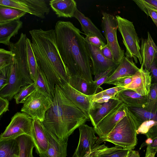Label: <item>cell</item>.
Returning <instances> with one entry per match:
<instances>
[{
    "label": "cell",
    "instance_id": "obj_32",
    "mask_svg": "<svg viewBox=\"0 0 157 157\" xmlns=\"http://www.w3.org/2000/svg\"><path fill=\"white\" fill-rule=\"evenodd\" d=\"M127 107L135 116L140 125L147 121H157V114L147 111L144 108Z\"/></svg>",
    "mask_w": 157,
    "mask_h": 157
},
{
    "label": "cell",
    "instance_id": "obj_40",
    "mask_svg": "<svg viewBox=\"0 0 157 157\" xmlns=\"http://www.w3.org/2000/svg\"><path fill=\"white\" fill-rule=\"evenodd\" d=\"M10 65L0 69V90L8 84Z\"/></svg>",
    "mask_w": 157,
    "mask_h": 157
},
{
    "label": "cell",
    "instance_id": "obj_29",
    "mask_svg": "<svg viewBox=\"0 0 157 157\" xmlns=\"http://www.w3.org/2000/svg\"><path fill=\"white\" fill-rule=\"evenodd\" d=\"M27 61L31 78L34 83L36 80L38 66L33 52L31 40L27 37L26 40Z\"/></svg>",
    "mask_w": 157,
    "mask_h": 157
},
{
    "label": "cell",
    "instance_id": "obj_19",
    "mask_svg": "<svg viewBox=\"0 0 157 157\" xmlns=\"http://www.w3.org/2000/svg\"><path fill=\"white\" fill-rule=\"evenodd\" d=\"M147 96L125 89L118 92L113 98L118 100L128 107L144 108L147 103Z\"/></svg>",
    "mask_w": 157,
    "mask_h": 157
},
{
    "label": "cell",
    "instance_id": "obj_30",
    "mask_svg": "<svg viewBox=\"0 0 157 157\" xmlns=\"http://www.w3.org/2000/svg\"><path fill=\"white\" fill-rule=\"evenodd\" d=\"M17 139L20 147L18 157H34L33 150L35 145L31 137L24 135Z\"/></svg>",
    "mask_w": 157,
    "mask_h": 157
},
{
    "label": "cell",
    "instance_id": "obj_8",
    "mask_svg": "<svg viewBox=\"0 0 157 157\" xmlns=\"http://www.w3.org/2000/svg\"><path fill=\"white\" fill-rule=\"evenodd\" d=\"M33 119L22 112L16 113L4 132L0 136V140L15 139L26 135L30 136Z\"/></svg>",
    "mask_w": 157,
    "mask_h": 157
},
{
    "label": "cell",
    "instance_id": "obj_31",
    "mask_svg": "<svg viewBox=\"0 0 157 157\" xmlns=\"http://www.w3.org/2000/svg\"><path fill=\"white\" fill-rule=\"evenodd\" d=\"M125 89L124 87L115 86L103 90L94 95H90L92 102L103 103L113 98L117 93Z\"/></svg>",
    "mask_w": 157,
    "mask_h": 157
},
{
    "label": "cell",
    "instance_id": "obj_36",
    "mask_svg": "<svg viewBox=\"0 0 157 157\" xmlns=\"http://www.w3.org/2000/svg\"><path fill=\"white\" fill-rule=\"evenodd\" d=\"M133 1L147 15L151 18L157 28V9L144 0H133Z\"/></svg>",
    "mask_w": 157,
    "mask_h": 157
},
{
    "label": "cell",
    "instance_id": "obj_12",
    "mask_svg": "<svg viewBox=\"0 0 157 157\" xmlns=\"http://www.w3.org/2000/svg\"><path fill=\"white\" fill-rule=\"evenodd\" d=\"M79 132L78 145L72 157H83L98 144L94 127L84 124L78 128Z\"/></svg>",
    "mask_w": 157,
    "mask_h": 157
},
{
    "label": "cell",
    "instance_id": "obj_50",
    "mask_svg": "<svg viewBox=\"0 0 157 157\" xmlns=\"http://www.w3.org/2000/svg\"><path fill=\"white\" fill-rule=\"evenodd\" d=\"M144 1L157 9V0H144Z\"/></svg>",
    "mask_w": 157,
    "mask_h": 157
},
{
    "label": "cell",
    "instance_id": "obj_33",
    "mask_svg": "<svg viewBox=\"0 0 157 157\" xmlns=\"http://www.w3.org/2000/svg\"><path fill=\"white\" fill-rule=\"evenodd\" d=\"M130 150L118 146L107 147L98 153L95 157H126Z\"/></svg>",
    "mask_w": 157,
    "mask_h": 157
},
{
    "label": "cell",
    "instance_id": "obj_22",
    "mask_svg": "<svg viewBox=\"0 0 157 157\" xmlns=\"http://www.w3.org/2000/svg\"><path fill=\"white\" fill-rule=\"evenodd\" d=\"M49 5L58 17L71 18L73 16L77 7L74 0H51Z\"/></svg>",
    "mask_w": 157,
    "mask_h": 157
},
{
    "label": "cell",
    "instance_id": "obj_6",
    "mask_svg": "<svg viewBox=\"0 0 157 157\" xmlns=\"http://www.w3.org/2000/svg\"><path fill=\"white\" fill-rule=\"evenodd\" d=\"M118 29L122 38L126 52L125 56L133 59L135 63H138V59L142 65L143 60L140 53V41L132 22L119 15L115 16Z\"/></svg>",
    "mask_w": 157,
    "mask_h": 157
},
{
    "label": "cell",
    "instance_id": "obj_42",
    "mask_svg": "<svg viewBox=\"0 0 157 157\" xmlns=\"http://www.w3.org/2000/svg\"><path fill=\"white\" fill-rule=\"evenodd\" d=\"M133 75L118 78L110 83L117 87H124L130 83L132 81Z\"/></svg>",
    "mask_w": 157,
    "mask_h": 157
},
{
    "label": "cell",
    "instance_id": "obj_9",
    "mask_svg": "<svg viewBox=\"0 0 157 157\" xmlns=\"http://www.w3.org/2000/svg\"><path fill=\"white\" fill-rule=\"evenodd\" d=\"M52 103L45 96L36 90L23 103L21 111L33 119H36L42 122L45 113Z\"/></svg>",
    "mask_w": 157,
    "mask_h": 157
},
{
    "label": "cell",
    "instance_id": "obj_49",
    "mask_svg": "<svg viewBox=\"0 0 157 157\" xmlns=\"http://www.w3.org/2000/svg\"><path fill=\"white\" fill-rule=\"evenodd\" d=\"M126 157H140L138 151L133 150H130Z\"/></svg>",
    "mask_w": 157,
    "mask_h": 157
},
{
    "label": "cell",
    "instance_id": "obj_20",
    "mask_svg": "<svg viewBox=\"0 0 157 157\" xmlns=\"http://www.w3.org/2000/svg\"><path fill=\"white\" fill-rule=\"evenodd\" d=\"M133 59L125 56L104 83L109 84L117 79L134 75L139 70Z\"/></svg>",
    "mask_w": 157,
    "mask_h": 157
},
{
    "label": "cell",
    "instance_id": "obj_21",
    "mask_svg": "<svg viewBox=\"0 0 157 157\" xmlns=\"http://www.w3.org/2000/svg\"><path fill=\"white\" fill-rule=\"evenodd\" d=\"M140 53L143 64L145 69L149 71L151 66L157 54V46L154 42L150 33L147 32V38H142Z\"/></svg>",
    "mask_w": 157,
    "mask_h": 157
},
{
    "label": "cell",
    "instance_id": "obj_48",
    "mask_svg": "<svg viewBox=\"0 0 157 157\" xmlns=\"http://www.w3.org/2000/svg\"><path fill=\"white\" fill-rule=\"evenodd\" d=\"M9 101L0 97V116L9 110Z\"/></svg>",
    "mask_w": 157,
    "mask_h": 157
},
{
    "label": "cell",
    "instance_id": "obj_13",
    "mask_svg": "<svg viewBox=\"0 0 157 157\" xmlns=\"http://www.w3.org/2000/svg\"><path fill=\"white\" fill-rule=\"evenodd\" d=\"M141 65L139 70L133 75L132 82L124 87L132 90L142 96L148 95L152 84V78L149 71Z\"/></svg>",
    "mask_w": 157,
    "mask_h": 157
},
{
    "label": "cell",
    "instance_id": "obj_43",
    "mask_svg": "<svg viewBox=\"0 0 157 157\" xmlns=\"http://www.w3.org/2000/svg\"><path fill=\"white\" fill-rule=\"evenodd\" d=\"M85 38L87 43L94 45L100 48L103 47L106 44L100 39L96 36H86Z\"/></svg>",
    "mask_w": 157,
    "mask_h": 157
},
{
    "label": "cell",
    "instance_id": "obj_18",
    "mask_svg": "<svg viewBox=\"0 0 157 157\" xmlns=\"http://www.w3.org/2000/svg\"><path fill=\"white\" fill-rule=\"evenodd\" d=\"M48 142L47 150L39 157H67L68 140H61L46 128Z\"/></svg>",
    "mask_w": 157,
    "mask_h": 157
},
{
    "label": "cell",
    "instance_id": "obj_3",
    "mask_svg": "<svg viewBox=\"0 0 157 157\" xmlns=\"http://www.w3.org/2000/svg\"><path fill=\"white\" fill-rule=\"evenodd\" d=\"M90 121L89 117L65 96L59 86H55L50 107L42 122L49 132L61 140H68L74 131Z\"/></svg>",
    "mask_w": 157,
    "mask_h": 157
},
{
    "label": "cell",
    "instance_id": "obj_39",
    "mask_svg": "<svg viewBox=\"0 0 157 157\" xmlns=\"http://www.w3.org/2000/svg\"><path fill=\"white\" fill-rule=\"evenodd\" d=\"M157 125V121L150 120L143 122L138 127L137 130V134L145 135L154 126Z\"/></svg>",
    "mask_w": 157,
    "mask_h": 157
},
{
    "label": "cell",
    "instance_id": "obj_5",
    "mask_svg": "<svg viewBox=\"0 0 157 157\" xmlns=\"http://www.w3.org/2000/svg\"><path fill=\"white\" fill-rule=\"evenodd\" d=\"M126 115L120 120L107 136L98 138L100 144L107 141L124 149L133 150L137 144L136 130L139 126L136 117L125 105Z\"/></svg>",
    "mask_w": 157,
    "mask_h": 157
},
{
    "label": "cell",
    "instance_id": "obj_15",
    "mask_svg": "<svg viewBox=\"0 0 157 157\" xmlns=\"http://www.w3.org/2000/svg\"><path fill=\"white\" fill-rule=\"evenodd\" d=\"M121 103L114 98L110 99L107 102L103 103L93 102L89 117L94 127H95L104 117Z\"/></svg>",
    "mask_w": 157,
    "mask_h": 157
},
{
    "label": "cell",
    "instance_id": "obj_45",
    "mask_svg": "<svg viewBox=\"0 0 157 157\" xmlns=\"http://www.w3.org/2000/svg\"><path fill=\"white\" fill-rule=\"evenodd\" d=\"M98 144L83 157H95L98 153L107 147L105 144Z\"/></svg>",
    "mask_w": 157,
    "mask_h": 157
},
{
    "label": "cell",
    "instance_id": "obj_16",
    "mask_svg": "<svg viewBox=\"0 0 157 157\" xmlns=\"http://www.w3.org/2000/svg\"><path fill=\"white\" fill-rule=\"evenodd\" d=\"M92 65V74L94 76L110 68L119 64L105 58L99 48L88 43Z\"/></svg>",
    "mask_w": 157,
    "mask_h": 157
},
{
    "label": "cell",
    "instance_id": "obj_4",
    "mask_svg": "<svg viewBox=\"0 0 157 157\" xmlns=\"http://www.w3.org/2000/svg\"><path fill=\"white\" fill-rule=\"evenodd\" d=\"M25 34L21 33L18 41L11 43L10 51L13 55V62L10 65L8 85L0 90V97L11 100L20 88L33 82L28 66Z\"/></svg>",
    "mask_w": 157,
    "mask_h": 157
},
{
    "label": "cell",
    "instance_id": "obj_51",
    "mask_svg": "<svg viewBox=\"0 0 157 157\" xmlns=\"http://www.w3.org/2000/svg\"><path fill=\"white\" fill-rule=\"evenodd\" d=\"M156 153H151L147 155H145V157H155Z\"/></svg>",
    "mask_w": 157,
    "mask_h": 157
},
{
    "label": "cell",
    "instance_id": "obj_28",
    "mask_svg": "<svg viewBox=\"0 0 157 157\" xmlns=\"http://www.w3.org/2000/svg\"><path fill=\"white\" fill-rule=\"evenodd\" d=\"M26 13L18 9L0 5V24L19 19Z\"/></svg>",
    "mask_w": 157,
    "mask_h": 157
},
{
    "label": "cell",
    "instance_id": "obj_38",
    "mask_svg": "<svg viewBox=\"0 0 157 157\" xmlns=\"http://www.w3.org/2000/svg\"><path fill=\"white\" fill-rule=\"evenodd\" d=\"M13 61V55L12 52L0 49V69L10 65Z\"/></svg>",
    "mask_w": 157,
    "mask_h": 157
},
{
    "label": "cell",
    "instance_id": "obj_46",
    "mask_svg": "<svg viewBox=\"0 0 157 157\" xmlns=\"http://www.w3.org/2000/svg\"><path fill=\"white\" fill-rule=\"evenodd\" d=\"M145 155L151 153H156L157 152V136L151 140V144L147 146Z\"/></svg>",
    "mask_w": 157,
    "mask_h": 157
},
{
    "label": "cell",
    "instance_id": "obj_47",
    "mask_svg": "<svg viewBox=\"0 0 157 157\" xmlns=\"http://www.w3.org/2000/svg\"><path fill=\"white\" fill-rule=\"evenodd\" d=\"M100 49L104 56L108 59L115 62L114 61L111 51L106 44Z\"/></svg>",
    "mask_w": 157,
    "mask_h": 157
},
{
    "label": "cell",
    "instance_id": "obj_11",
    "mask_svg": "<svg viewBox=\"0 0 157 157\" xmlns=\"http://www.w3.org/2000/svg\"><path fill=\"white\" fill-rule=\"evenodd\" d=\"M126 115L125 105L121 103L94 127L96 133L99 138L106 137Z\"/></svg>",
    "mask_w": 157,
    "mask_h": 157
},
{
    "label": "cell",
    "instance_id": "obj_44",
    "mask_svg": "<svg viewBox=\"0 0 157 157\" xmlns=\"http://www.w3.org/2000/svg\"><path fill=\"white\" fill-rule=\"evenodd\" d=\"M149 72L151 76L152 83H157V54L154 58L151 66Z\"/></svg>",
    "mask_w": 157,
    "mask_h": 157
},
{
    "label": "cell",
    "instance_id": "obj_35",
    "mask_svg": "<svg viewBox=\"0 0 157 157\" xmlns=\"http://www.w3.org/2000/svg\"><path fill=\"white\" fill-rule=\"evenodd\" d=\"M36 90L34 82L21 87L14 96L17 104L24 103L27 98Z\"/></svg>",
    "mask_w": 157,
    "mask_h": 157
},
{
    "label": "cell",
    "instance_id": "obj_10",
    "mask_svg": "<svg viewBox=\"0 0 157 157\" xmlns=\"http://www.w3.org/2000/svg\"><path fill=\"white\" fill-rule=\"evenodd\" d=\"M0 5L18 9L41 19L45 18L50 11L44 0H0Z\"/></svg>",
    "mask_w": 157,
    "mask_h": 157
},
{
    "label": "cell",
    "instance_id": "obj_27",
    "mask_svg": "<svg viewBox=\"0 0 157 157\" xmlns=\"http://www.w3.org/2000/svg\"><path fill=\"white\" fill-rule=\"evenodd\" d=\"M35 83L36 90L52 103L53 98L49 82L44 73L38 67L36 80Z\"/></svg>",
    "mask_w": 157,
    "mask_h": 157
},
{
    "label": "cell",
    "instance_id": "obj_52",
    "mask_svg": "<svg viewBox=\"0 0 157 157\" xmlns=\"http://www.w3.org/2000/svg\"><path fill=\"white\" fill-rule=\"evenodd\" d=\"M11 157H18V155H13L12 156H11Z\"/></svg>",
    "mask_w": 157,
    "mask_h": 157
},
{
    "label": "cell",
    "instance_id": "obj_25",
    "mask_svg": "<svg viewBox=\"0 0 157 157\" xmlns=\"http://www.w3.org/2000/svg\"><path fill=\"white\" fill-rule=\"evenodd\" d=\"M68 83L77 91L86 95H94L98 93L93 82L80 78L70 76Z\"/></svg>",
    "mask_w": 157,
    "mask_h": 157
},
{
    "label": "cell",
    "instance_id": "obj_24",
    "mask_svg": "<svg viewBox=\"0 0 157 157\" xmlns=\"http://www.w3.org/2000/svg\"><path fill=\"white\" fill-rule=\"evenodd\" d=\"M73 17L78 21L81 25L82 30L86 36H96L106 44L105 39L102 34L100 30L90 18L86 17L77 8L75 10Z\"/></svg>",
    "mask_w": 157,
    "mask_h": 157
},
{
    "label": "cell",
    "instance_id": "obj_1",
    "mask_svg": "<svg viewBox=\"0 0 157 157\" xmlns=\"http://www.w3.org/2000/svg\"><path fill=\"white\" fill-rule=\"evenodd\" d=\"M54 29L59 53L70 76L93 82L90 51L82 33L68 21H58Z\"/></svg>",
    "mask_w": 157,
    "mask_h": 157
},
{
    "label": "cell",
    "instance_id": "obj_14",
    "mask_svg": "<svg viewBox=\"0 0 157 157\" xmlns=\"http://www.w3.org/2000/svg\"><path fill=\"white\" fill-rule=\"evenodd\" d=\"M66 97L89 117L92 102L90 95H85L77 91L68 83L59 86Z\"/></svg>",
    "mask_w": 157,
    "mask_h": 157
},
{
    "label": "cell",
    "instance_id": "obj_34",
    "mask_svg": "<svg viewBox=\"0 0 157 157\" xmlns=\"http://www.w3.org/2000/svg\"><path fill=\"white\" fill-rule=\"evenodd\" d=\"M144 109L157 114V83L151 84L149 93L147 96V103Z\"/></svg>",
    "mask_w": 157,
    "mask_h": 157
},
{
    "label": "cell",
    "instance_id": "obj_17",
    "mask_svg": "<svg viewBox=\"0 0 157 157\" xmlns=\"http://www.w3.org/2000/svg\"><path fill=\"white\" fill-rule=\"evenodd\" d=\"M31 137L35 145L36 152L39 155L44 153L47 150L48 142L46 128L38 119H33Z\"/></svg>",
    "mask_w": 157,
    "mask_h": 157
},
{
    "label": "cell",
    "instance_id": "obj_41",
    "mask_svg": "<svg viewBox=\"0 0 157 157\" xmlns=\"http://www.w3.org/2000/svg\"><path fill=\"white\" fill-rule=\"evenodd\" d=\"M145 135L147 139L145 142L141 144L140 147V149L144 146L151 144V140L157 136V125L151 128Z\"/></svg>",
    "mask_w": 157,
    "mask_h": 157
},
{
    "label": "cell",
    "instance_id": "obj_37",
    "mask_svg": "<svg viewBox=\"0 0 157 157\" xmlns=\"http://www.w3.org/2000/svg\"><path fill=\"white\" fill-rule=\"evenodd\" d=\"M118 65L112 67L107 71L95 76L94 83L96 89L98 93L103 90L102 88H100V86L104 83Z\"/></svg>",
    "mask_w": 157,
    "mask_h": 157
},
{
    "label": "cell",
    "instance_id": "obj_7",
    "mask_svg": "<svg viewBox=\"0 0 157 157\" xmlns=\"http://www.w3.org/2000/svg\"><path fill=\"white\" fill-rule=\"evenodd\" d=\"M102 14L101 27L107 42L106 44L111 51L114 61L119 63L125 57V53L117 40L116 18L113 15L105 12H102Z\"/></svg>",
    "mask_w": 157,
    "mask_h": 157
},
{
    "label": "cell",
    "instance_id": "obj_2",
    "mask_svg": "<svg viewBox=\"0 0 157 157\" xmlns=\"http://www.w3.org/2000/svg\"><path fill=\"white\" fill-rule=\"evenodd\" d=\"M29 33L38 67L47 77L53 98L55 85L68 83L70 77L58 48L55 30L40 29L31 30Z\"/></svg>",
    "mask_w": 157,
    "mask_h": 157
},
{
    "label": "cell",
    "instance_id": "obj_23",
    "mask_svg": "<svg viewBox=\"0 0 157 157\" xmlns=\"http://www.w3.org/2000/svg\"><path fill=\"white\" fill-rule=\"evenodd\" d=\"M22 25L20 19L0 24V43L9 46L11 38L18 34Z\"/></svg>",
    "mask_w": 157,
    "mask_h": 157
},
{
    "label": "cell",
    "instance_id": "obj_26",
    "mask_svg": "<svg viewBox=\"0 0 157 157\" xmlns=\"http://www.w3.org/2000/svg\"><path fill=\"white\" fill-rule=\"evenodd\" d=\"M20 151L17 139L0 140V157H11L18 155Z\"/></svg>",
    "mask_w": 157,
    "mask_h": 157
}]
</instances>
